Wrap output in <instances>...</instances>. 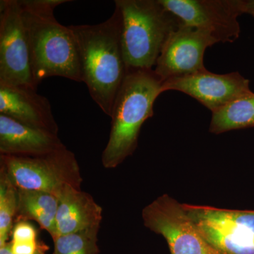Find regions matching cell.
I'll use <instances>...</instances> for the list:
<instances>
[{
    "mask_svg": "<svg viewBox=\"0 0 254 254\" xmlns=\"http://www.w3.org/2000/svg\"><path fill=\"white\" fill-rule=\"evenodd\" d=\"M77 47L82 82L92 99L110 118L115 98L127 74L122 44V15L115 6L106 21L71 25Z\"/></svg>",
    "mask_w": 254,
    "mask_h": 254,
    "instance_id": "1",
    "label": "cell"
},
{
    "mask_svg": "<svg viewBox=\"0 0 254 254\" xmlns=\"http://www.w3.org/2000/svg\"><path fill=\"white\" fill-rule=\"evenodd\" d=\"M68 0H18L27 35L33 84L53 76L82 82L77 47L69 26L61 24L55 8Z\"/></svg>",
    "mask_w": 254,
    "mask_h": 254,
    "instance_id": "2",
    "label": "cell"
},
{
    "mask_svg": "<svg viewBox=\"0 0 254 254\" xmlns=\"http://www.w3.org/2000/svg\"><path fill=\"white\" fill-rule=\"evenodd\" d=\"M154 70L127 73L114 103L109 139L102 154L105 169H115L133 154L143 124L153 116V105L163 93Z\"/></svg>",
    "mask_w": 254,
    "mask_h": 254,
    "instance_id": "3",
    "label": "cell"
},
{
    "mask_svg": "<svg viewBox=\"0 0 254 254\" xmlns=\"http://www.w3.org/2000/svg\"><path fill=\"white\" fill-rule=\"evenodd\" d=\"M127 73L153 69L165 42L182 21L160 0H116Z\"/></svg>",
    "mask_w": 254,
    "mask_h": 254,
    "instance_id": "4",
    "label": "cell"
},
{
    "mask_svg": "<svg viewBox=\"0 0 254 254\" xmlns=\"http://www.w3.org/2000/svg\"><path fill=\"white\" fill-rule=\"evenodd\" d=\"M2 169L17 190H40L58 197L67 187L81 189L79 165L67 148L36 156L0 155Z\"/></svg>",
    "mask_w": 254,
    "mask_h": 254,
    "instance_id": "5",
    "label": "cell"
},
{
    "mask_svg": "<svg viewBox=\"0 0 254 254\" xmlns=\"http://www.w3.org/2000/svg\"><path fill=\"white\" fill-rule=\"evenodd\" d=\"M205 241L220 254H254V210L183 203Z\"/></svg>",
    "mask_w": 254,
    "mask_h": 254,
    "instance_id": "6",
    "label": "cell"
},
{
    "mask_svg": "<svg viewBox=\"0 0 254 254\" xmlns=\"http://www.w3.org/2000/svg\"><path fill=\"white\" fill-rule=\"evenodd\" d=\"M143 225L166 240L171 254H220L200 235L180 203L173 197H158L142 211Z\"/></svg>",
    "mask_w": 254,
    "mask_h": 254,
    "instance_id": "7",
    "label": "cell"
},
{
    "mask_svg": "<svg viewBox=\"0 0 254 254\" xmlns=\"http://www.w3.org/2000/svg\"><path fill=\"white\" fill-rule=\"evenodd\" d=\"M0 85L33 84L27 35L18 0L0 1Z\"/></svg>",
    "mask_w": 254,
    "mask_h": 254,
    "instance_id": "8",
    "label": "cell"
},
{
    "mask_svg": "<svg viewBox=\"0 0 254 254\" xmlns=\"http://www.w3.org/2000/svg\"><path fill=\"white\" fill-rule=\"evenodd\" d=\"M182 23L209 33L218 43H233L240 36L238 17L242 0H160Z\"/></svg>",
    "mask_w": 254,
    "mask_h": 254,
    "instance_id": "9",
    "label": "cell"
},
{
    "mask_svg": "<svg viewBox=\"0 0 254 254\" xmlns=\"http://www.w3.org/2000/svg\"><path fill=\"white\" fill-rule=\"evenodd\" d=\"M216 43L207 32L182 22L164 44L153 70L163 82L198 72L205 68V50Z\"/></svg>",
    "mask_w": 254,
    "mask_h": 254,
    "instance_id": "10",
    "label": "cell"
},
{
    "mask_svg": "<svg viewBox=\"0 0 254 254\" xmlns=\"http://www.w3.org/2000/svg\"><path fill=\"white\" fill-rule=\"evenodd\" d=\"M163 91L182 92L198 100L212 113L252 92L250 81L237 71L217 74L206 68L166 80L163 83Z\"/></svg>",
    "mask_w": 254,
    "mask_h": 254,
    "instance_id": "11",
    "label": "cell"
},
{
    "mask_svg": "<svg viewBox=\"0 0 254 254\" xmlns=\"http://www.w3.org/2000/svg\"><path fill=\"white\" fill-rule=\"evenodd\" d=\"M0 114L58 135L49 100L33 87L0 85Z\"/></svg>",
    "mask_w": 254,
    "mask_h": 254,
    "instance_id": "12",
    "label": "cell"
},
{
    "mask_svg": "<svg viewBox=\"0 0 254 254\" xmlns=\"http://www.w3.org/2000/svg\"><path fill=\"white\" fill-rule=\"evenodd\" d=\"M64 148L58 135L0 114V155L36 156Z\"/></svg>",
    "mask_w": 254,
    "mask_h": 254,
    "instance_id": "13",
    "label": "cell"
},
{
    "mask_svg": "<svg viewBox=\"0 0 254 254\" xmlns=\"http://www.w3.org/2000/svg\"><path fill=\"white\" fill-rule=\"evenodd\" d=\"M58 198L55 237L100 227L103 208L91 194L81 189L67 187Z\"/></svg>",
    "mask_w": 254,
    "mask_h": 254,
    "instance_id": "14",
    "label": "cell"
},
{
    "mask_svg": "<svg viewBox=\"0 0 254 254\" xmlns=\"http://www.w3.org/2000/svg\"><path fill=\"white\" fill-rule=\"evenodd\" d=\"M58 197L40 190H18V205L16 218L18 220H33L46 230L52 238L56 235Z\"/></svg>",
    "mask_w": 254,
    "mask_h": 254,
    "instance_id": "15",
    "label": "cell"
},
{
    "mask_svg": "<svg viewBox=\"0 0 254 254\" xmlns=\"http://www.w3.org/2000/svg\"><path fill=\"white\" fill-rule=\"evenodd\" d=\"M254 127V93L243 95L212 113L209 131L220 134Z\"/></svg>",
    "mask_w": 254,
    "mask_h": 254,
    "instance_id": "16",
    "label": "cell"
},
{
    "mask_svg": "<svg viewBox=\"0 0 254 254\" xmlns=\"http://www.w3.org/2000/svg\"><path fill=\"white\" fill-rule=\"evenodd\" d=\"M18 205V190L0 169V247L9 242Z\"/></svg>",
    "mask_w": 254,
    "mask_h": 254,
    "instance_id": "17",
    "label": "cell"
},
{
    "mask_svg": "<svg viewBox=\"0 0 254 254\" xmlns=\"http://www.w3.org/2000/svg\"><path fill=\"white\" fill-rule=\"evenodd\" d=\"M100 227L74 233L60 235L53 239L54 254H99L98 235Z\"/></svg>",
    "mask_w": 254,
    "mask_h": 254,
    "instance_id": "18",
    "label": "cell"
},
{
    "mask_svg": "<svg viewBox=\"0 0 254 254\" xmlns=\"http://www.w3.org/2000/svg\"><path fill=\"white\" fill-rule=\"evenodd\" d=\"M38 232L36 227L26 220H18L15 222L11 232L13 242H37Z\"/></svg>",
    "mask_w": 254,
    "mask_h": 254,
    "instance_id": "19",
    "label": "cell"
},
{
    "mask_svg": "<svg viewBox=\"0 0 254 254\" xmlns=\"http://www.w3.org/2000/svg\"><path fill=\"white\" fill-rule=\"evenodd\" d=\"M12 242V241H11ZM38 242H13L14 254H35L38 248Z\"/></svg>",
    "mask_w": 254,
    "mask_h": 254,
    "instance_id": "20",
    "label": "cell"
},
{
    "mask_svg": "<svg viewBox=\"0 0 254 254\" xmlns=\"http://www.w3.org/2000/svg\"><path fill=\"white\" fill-rule=\"evenodd\" d=\"M244 12L245 14L254 15V0L243 1Z\"/></svg>",
    "mask_w": 254,
    "mask_h": 254,
    "instance_id": "21",
    "label": "cell"
},
{
    "mask_svg": "<svg viewBox=\"0 0 254 254\" xmlns=\"http://www.w3.org/2000/svg\"><path fill=\"white\" fill-rule=\"evenodd\" d=\"M0 254H14L12 251V242H6L4 245L0 247Z\"/></svg>",
    "mask_w": 254,
    "mask_h": 254,
    "instance_id": "22",
    "label": "cell"
},
{
    "mask_svg": "<svg viewBox=\"0 0 254 254\" xmlns=\"http://www.w3.org/2000/svg\"><path fill=\"white\" fill-rule=\"evenodd\" d=\"M35 254H45V247L44 246L39 245L38 246V250H37Z\"/></svg>",
    "mask_w": 254,
    "mask_h": 254,
    "instance_id": "23",
    "label": "cell"
},
{
    "mask_svg": "<svg viewBox=\"0 0 254 254\" xmlns=\"http://www.w3.org/2000/svg\"><path fill=\"white\" fill-rule=\"evenodd\" d=\"M253 16H254V15H253Z\"/></svg>",
    "mask_w": 254,
    "mask_h": 254,
    "instance_id": "24",
    "label": "cell"
}]
</instances>
